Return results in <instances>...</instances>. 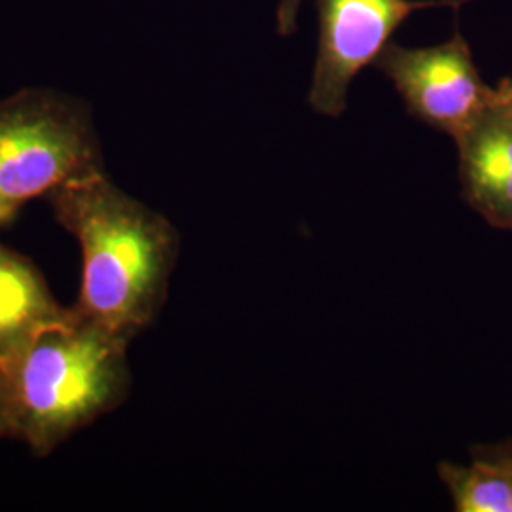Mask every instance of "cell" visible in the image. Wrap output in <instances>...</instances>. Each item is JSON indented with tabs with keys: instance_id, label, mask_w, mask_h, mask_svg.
Masks as SVG:
<instances>
[{
	"instance_id": "obj_4",
	"label": "cell",
	"mask_w": 512,
	"mask_h": 512,
	"mask_svg": "<svg viewBox=\"0 0 512 512\" xmlns=\"http://www.w3.org/2000/svg\"><path fill=\"white\" fill-rule=\"evenodd\" d=\"M374 67L391 80L410 116L452 139L494 105V88L484 84L459 31L448 42L427 48L389 42Z\"/></svg>"
},
{
	"instance_id": "obj_5",
	"label": "cell",
	"mask_w": 512,
	"mask_h": 512,
	"mask_svg": "<svg viewBox=\"0 0 512 512\" xmlns=\"http://www.w3.org/2000/svg\"><path fill=\"white\" fill-rule=\"evenodd\" d=\"M452 6L450 0H317L319 44L311 78V109L338 118L348 92L368 65H374L389 38L416 10Z\"/></svg>"
},
{
	"instance_id": "obj_9",
	"label": "cell",
	"mask_w": 512,
	"mask_h": 512,
	"mask_svg": "<svg viewBox=\"0 0 512 512\" xmlns=\"http://www.w3.org/2000/svg\"><path fill=\"white\" fill-rule=\"evenodd\" d=\"M471 461L495 471L509 486L512 497V437L494 444L471 446Z\"/></svg>"
},
{
	"instance_id": "obj_1",
	"label": "cell",
	"mask_w": 512,
	"mask_h": 512,
	"mask_svg": "<svg viewBox=\"0 0 512 512\" xmlns=\"http://www.w3.org/2000/svg\"><path fill=\"white\" fill-rule=\"evenodd\" d=\"M57 222L82 249L74 308L131 342L164 308L181 238L162 213L112 183L107 171L50 198Z\"/></svg>"
},
{
	"instance_id": "obj_6",
	"label": "cell",
	"mask_w": 512,
	"mask_h": 512,
	"mask_svg": "<svg viewBox=\"0 0 512 512\" xmlns=\"http://www.w3.org/2000/svg\"><path fill=\"white\" fill-rule=\"evenodd\" d=\"M454 141L463 200L490 226L512 232L511 118L492 105Z\"/></svg>"
},
{
	"instance_id": "obj_2",
	"label": "cell",
	"mask_w": 512,
	"mask_h": 512,
	"mask_svg": "<svg viewBox=\"0 0 512 512\" xmlns=\"http://www.w3.org/2000/svg\"><path fill=\"white\" fill-rule=\"evenodd\" d=\"M128 340L67 311L31 336L6 366L12 391V439L40 458L128 399Z\"/></svg>"
},
{
	"instance_id": "obj_10",
	"label": "cell",
	"mask_w": 512,
	"mask_h": 512,
	"mask_svg": "<svg viewBox=\"0 0 512 512\" xmlns=\"http://www.w3.org/2000/svg\"><path fill=\"white\" fill-rule=\"evenodd\" d=\"M14 418H12V391L6 368L0 365V439H12Z\"/></svg>"
},
{
	"instance_id": "obj_7",
	"label": "cell",
	"mask_w": 512,
	"mask_h": 512,
	"mask_svg": "<svg viewBox=\"0 0 512 512\" xmlns=\"http://www.w3.org/2000/svg\"><path fill=\"white\" fill-rule=\"evenodd\" d=\"M65 311L33 262L0 243V365H10L40 327Z\"/></svg>"
},
{
	"instance_id": "obj_11",
	"label": "cell",
	"mask_w": 512,
	"mask_h": 512,
	"mask_svg": "<svg viewBox=\"0 0 512 512\" xmlns=\"http://www.w3.org/2000/svg\"><path fill=\"white\" fill-rule=\"evenodd\" d=\"M302 0H281L277 6V33L281 37H291L296 31V18Z\"/></svg>"
},
{
	"instance_id": "obj_3",
	"label": "cell",
	"mask_w": 512,
	"mask_h": 512,
	"mask_svg": "<svg viewBox=\"0 0 512 512\" xmlns=\"http://www.w3.org/2000/svg\"><path fill=\"white\" fill-rule=\"evenodd\" d=\"M105 171L86 101L27 88L0 101V228L37 198Z\"/></svg>"
},
{
	"instance_id": "obj_8",
	"label": "cell",
	"mask_w": 512,
	"mask_h": 512,
	"mask_svg": "<svg viewBox=\"0 0 512 512\" xmlns=\"http://www.w3.org/2000/svg\"><path fill=\"white\" fill-rule=\"evenodd\" d=\"M437 473L452 497L456 511L512 512L509 486L492 469L476 461L469 465L440 461Z\"/></svg>"
},
{
	"instance_id": "obj_12",
	"label": "cell",
	"mask_w": 512,
	"mask_h": 512,
	"mask_svg": "<svg viewBox=\"0 0 512 512\" xmlns=\"http://www.w3.org/2000/svg\"><path fill=\"white\" fill-rule=\"evenodd\" d=\"M494 107L512 120V78H501L494 88Z\"/></svg>"
}]
</instances>
